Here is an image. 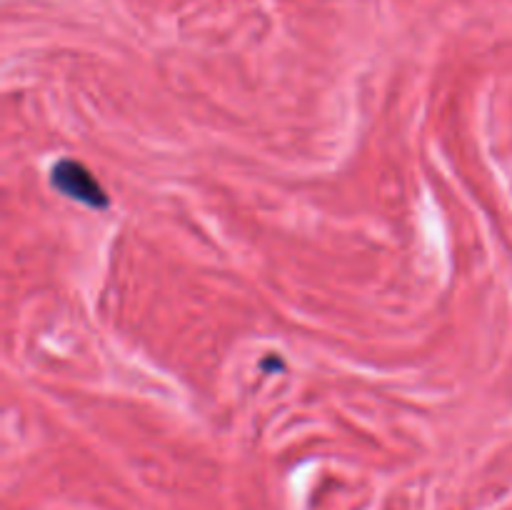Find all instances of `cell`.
Returning a JSON list of instances; mask_svg holds the SVG:
<instances>
[{
	"label": "cell",
	"instance_id": "6da1fadb",
	"mask_svg": "<svg viewBox=\"0 0 512 510\" xmlns=\"http://www.w3.org/2000/svg\"><path fill=\"white\" fill-rule=\"evenodd\" d=\"M53 185L58 190H63L68 198L90 205V208H105L108 205V195H105L103 185L93 178V173L83 163H75V160H60V163H55Z\"/></svg>",
	"mask_w": 512,
	"mask_h": 510
}]
</instances>
